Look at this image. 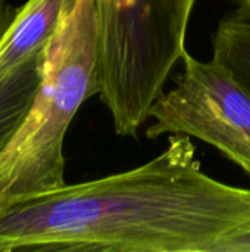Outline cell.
<instances>
[{
	"instance_id": "cell-10",
	"label": "cell",
	"mask_w": 250,
	"mask_h": 252,
	"mask_svg": "<svg viewBox=\"0 0 250 252\" xmlns=\"http://www.w3.org/2000/svg\"><path fill=\"white\" fill-rule=\"evenodd\" d=\"M236 1L239 3V7L233 13L240 18L250 19V0H236Z\"/></svg>"
},
{
	"instance_id": "cell-5",
	"label": "cell",
	"mask_w": 250,
	"mask_h": 252,
	"mask_svg": "<svg viewBox=\"0 0 250 252\" xmlns=\"http://www.w3.org/2000/svg\"><path fill=\"white\" fill-rule=\"evenodd\" d=\"M71 0H27L0 37V81L22 61L44 49Z\"/></svg>"
},
{
	"instance_id": "cell-8",
	"label": "cell",
	"mask_w": 250,
	"mask_h": 252,
	"mask_svg": "<svg viewBox=\"0 0 250 252\" xmlns=\"http://www.w3.org/2000/svg\"><path fill=\"white\" fill-rule=\"evenodd\" d=\"M208 252H250V220L217 239Z\"/></svg>"
},
{
	"instance_id": "cell-9",
	"label": "cell",
	"mask_w": 250,
	"mask_h": 252,
	"mask_svg": "<svg viewBox=\"0 0 250 252\" xmlns=\"http://www.w3.org/2000/svg\"><path fill=\"white\" fill-rule=\"evenodd\" d=\"M15 13H16V9L10 6L9 0H0V37L10 25Z\"/></svg>"
},
{
	"instance_id": "cell-4",
	"label": "cell",
	"mask_w": 250,
	"mask_h": 252,
	"mask_svg": "<svg viewBox=\"0 0 250 252\" xmlns=\"http://www.w3.org/2000/svg\"><path fill=\"white\" fill-rule=\"evenodd\" d=\"M174 87L152 105L147 139L184 134L199 139L250 176V93L218 61L186 52Z\"/></svg>"
},
{
	"instance_id": "cell-3",
	"label": "cell",
	"mask_w": 250,
	"mask_h": 252,
	"mask_svg": "<svg viewBox=\"0 0 250 252\" xmlns=\"http://www.w3.org/2000/svg\"><path fill=\"white\" fill-rule=\"evenodd\" d=\"M197 0H96L100 99L125 123L144 121L187 52Z\"/></svg>"
},
{
	"instance_id": "cell-6",
	"label": "cell",
	"mask_w": 250,
	"mask_h": 252,
	"mask_svg": "<svg viewBox=\"0 0 250 252\" xmlns=\"http://www.w3.org/2000/svg\"><path fill=\"white\" fill-rule=\"evenodd\" d=\"M44 49L22 61L0 81V154L27 115L41 81Z\"/></svg>"
},
{
	"instance_id": "cell-2",
	"label": "cell",
	"mask_w": 250,
	"mask_h": 252,
	"mask_svg": "<svg viewBox=\"0 0 250 252\" xmlns=\"http://www.w3.org/2000/svg\"><path fill=\"white\" fill-rule=\"evenodd\" d=\"M96 0H71L44 50L31 106L0 154V199L66 185L63 143L81 105L100 94Z\"/></svg>"
},
{
	"instance_id": "cell-7",
	"label": "cell",
	"mask_w": 250,
	"mask_h": 252,
	"mask_svg": "<svg viewBox=\"0 0 250 252\" xmlns=\"http://www.w3.org/2000/svg\"><path fill=\"white\" fill-rule=\"evenodd\" d=\"M212 59L227 66L250 93V19L225 15L212 35Z\"/></svg>"
},
{
	"instance_id": "cell-1",
	"label": "cell",
	"mask_w": 250,
	"mask_h": 252,
	"mask_svg": "<svg viewBox=\"0 0 250 252\" xmlns=\"http://www.w3.org/2000/svg\"><path fill=\"white\" fill-rule=\"evenodd\" d=\"M250 220V189L202 170L192 137L91 182L0 199V252H208Z\"/></svg>"
}]
</instances>
